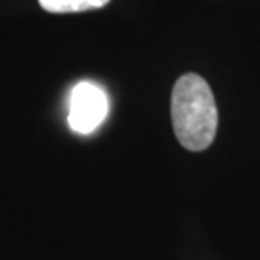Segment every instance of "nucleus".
Returning <instances> with one entry per match:
<instances>
[{
  "mask_svg": "<svg viewBox=\"0 0 260 260\" xmlns=\"http://www.w3.org/2000/svg\"><path fill=\"white\" fill-rule=\"evenodd\" d=\"M108 2L110 0H39V5L53 14H71L105 7Z\"/></svg>",
  "mask_w": 260,
  "mask_h": 260,
  "instance_id": "nucleus-3",
  "label": "nucleus"
},
{
  "mask_svg": "<svg viewBox=\"0 0 260 260\" xmlns=\"http://www.w3.org/2000/svg\"><path fill=\"white\" fill-rule=\"evenodd\" d=\"M171 117L176 139L184 149L200 152L211 145L218 128V108L210 85L188 73L176 81L171 96Z\"/></svg>",
  "mask_w": 260,
  "mask_h": 260,
  "instance_id": "nucleus-1",
  "label": "nucleus"
},
{
  "mask_svg": "<svg viewBox=\"0 0 260 260\" xmlns=\"http://www.w3.org/2000/svg\"><path fill=\"white\" fill-rule=\"evenodd\" d=\"M108 115V98L95 83L81 81L73 88L70 96L68 123L76 134H91Z\"/></svg>",
  "mask_w": 260,
  "mask_h": 260,
  "instance_id": "nucleus-2",
  "label": "nucleus"
}]
</instances>
